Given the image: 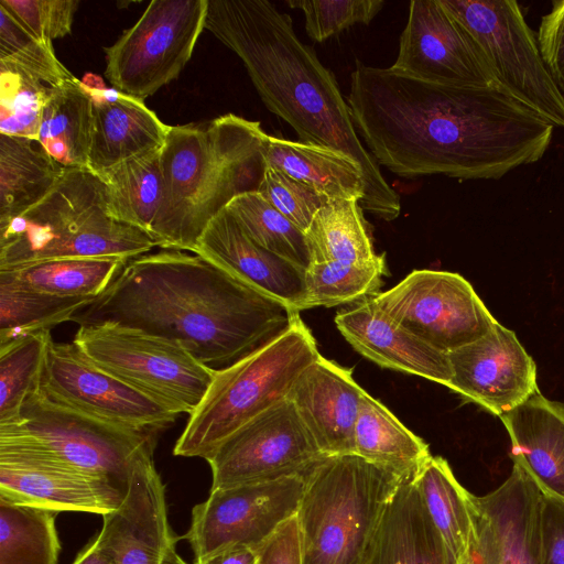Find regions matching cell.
Segmentation results:
<instances>
[{
  "label": "cell",
  "instance_id": "8",
  "mask_svg": "<svg viewBox=\"0 0 564 564\" xmlns=\"http://www.w3.org/2000/svg\"><path fill=\"white\" fill-rule=\"evenodd\" d=\"M162 432L106 422L59 405L36 390L19 421L0 425V445L40 454L126 490L137 467L154 460Z\"/></svg>",
  "mask_w": 564,
  "mask_h": 564
},
{
  "label": "cell",
  "instance_id": "34",
  "mask_svg": "<svg viewBox=\"0 0 564 564\" xmlns=\"http://www.w3.org/2000/svg\"><path fill=\"white\" fill-rule=\"evenodd\" d=\"M128 261L116 257L55 259L0 271V274L35 291L65 297L96 299Z\"/></svg>",
  "mask_w": 564,
  "mask_h": 564
},
{
  "label": "cell",
  "instance_id": "33",
  "mask_svg": "<svg viewBox=\"0 0 564 564\" xmlns=\"http://www.w3.org/2000/svg\"><path fill=\"white\" fill-rule=\"evenodd\" d=\"M311 263L340 261L366 263L377 260L370 232L357 198L327 202L304 232Z\"/></svg>",
  "mask_w": 564,
  "mask_h": 564
},
{
  "label": "cell",
  "instance_id": "15",
  "mask_svg": "<svg viewBox=\"0 0 564 564\" xmlns=\"http://www.w3.org/2000/svg\"><path fill=\"white\" fill-rule=\"evenodd\" d=\"M37 390L59 405L124 426L164 431L180 415L99 368L74 343L50 341Z\"/></svg>",
  "mask_w": 564,
  "mask_h": 564
},
{
  "label": "cell",
  "instance_id": "48",
  "mask_svg": "<svg viewBox=\"0 0 564 564\" xmlns=\"http://www.w3.org/2000/svg\"><path fill=\"white\" fill-rule=\"evenodd\" d=\"M462 564H500V549L496 531L490 519L478 505L474 539L467 557Z\"/></svg>",
  "mask_w": 564,
  "mask_h": 564
},
{
  "label": "cell",
  "instance_id": "35",
  "mask_svg": "<svg viewBox=\"0 0 564 564\" xmlns=\"http://www.w3.org/2000/svg\"><path fill=\"white\" fill-rule=\"evenodd\" d=\"M56 514L0 499V564H57Z\"/></svg>",
  "mask_w": 564,
  "mask_h": 564
},
{
  "label": "cell",
  "instance_id": "22",
  "mask_svg": "<svg viewBox=\"0 0 564 564\" xmlns=\"http://www.w3.org/2000/svg\"><path fill=\"white\" fill-rule=\"evenodd\" d=\"M335 324L356 351L380 367L449 386L453 372L447 354L397 325L372 297L340 311Z\"/></svg>",
  "mask_w": 564,
  "mask_h": 564
},
{
  "label": "cell",
  "instance_id": "44",
  "mask_svg": "<svg viewBox=\"0 0 564 564\" xmlns=\"http://www.w3.org/2000/svg\"><path fill=\"white\" fill-rule=\"evenodd\" d=\"M37 40L52 43L72 32L78 0H0Z\"/></svg>",
  "mask_w": 564,
  "mask_h": 564
},
{
  "label": "cell",
  "instance_id": "26",
  "mask_svg": "<svg viewBox=\"0 0 564 564\" xmlns=\"http://www.w3.org/2000/svg\"><path fill=\"white\" fill-rule=\"evenodd\" d=\"M476 502L496 531L500 564H540L541 490L520 465Z\"/></svg>",
  "mask_w": 564,
  "mask_h": 564
},
{
  "label": "cell",
  "instance_id": "42",
  "mask_svg": "<svg viewBox=\"0 0 564 564\" xmlns=\"http://www.w3.org/2000/svg\"><path fill=\"white\" fill-rule=\"evenodd\" d=\"M305 17L310 39L324 42L355 24H369L384 6L381 0H288Z\"/></svg>",
  "mask_w": 564,
  "mask_h": 564
},
{
  "label": "cell",
  "instance_id": "50",
  "mask_svg": "<svg viewBox=\"0 0 564 564\" xmlns=\"http://www.w3.org/2000/svg\"><path fill=\"white\" fill-rule=\"evenodd\" d=\"M73 564H116L112 555L101 544L98 536L93 539L77 554Z\"/></svg>",
  "mask_w": 564,
  "mask_h": 564
},
{
  "label": "cell",
  "instance_id": "16",
  "mask_svg": "<svg viewBox=\"0 0 564 564\" xmlns=\"http://www.w3.org/2000/svg\"><path fill=\"white\" fill-rule=\"evenodd\" d=\"M391 68L442 85H496L482 52L440 0L410 2L398 56Z\"/></svg>",
  "mask_w": 564,
  "mask_h": 564
},
{
  "label": "cell",
  "instance_id": "41",
  "mask_svg": "<svg viewBox=\"0 0 564 564\" xmlns=\"http://www.w3.org/2000/svg\"><path fill=\"white\" fill-rule=\"evenodd\" d=\"M0 62L22 69L48 86L75 78L56 57L53 44L37 40L2 6H0Z\"/></svg>",
  "mask_w": 564,
  "mask_h": 564
},
{
  "label": "cell",
  "instance_id": "4",
  "mask_svg": "<svg viewBox=\"0 0 564 564\" xmlns=\"http://www.w3.org/2000/svg\"><path fill=\"white\" fill-rule=\"evenodd\" d=\"M259 121L235 113L171 126L161 149L162 202L151 230L164 250L195 251L212 219L237 196L258 192L265 171Z\"/></svg>",
  "mask_w": 564,
  "mask_h": 564
},
{
  "label": "cell",
  "instance_id": "32",
  "mask_svg": "<svg viewBox=\"0 0 564 564\" xmlns=\"http://www.w3.org/2000/svg\"><path fill=\"white\" fill-rule=\"evenodd\" d=\"M106 186L111 215L151 236L163 195L161 150L97 173Z\"/></svg>",
  "mask_w": 564,
  "mask_h": 564
},
{
  "label": "cell",
  "instance_id": "6",
  "mask_svg": "<svg viewBox=\"0 0 564 564\" xmlns=\"http://www.w3.org/2000/svg\"><path fill=\"white\" fill-rule=\"evenodd\" d=\"M401 479L357 454L316 463L296 512L303 564H364Z\"/></svg>",
  "mask_w": 564,
  "mask_h": 564
},
{
  "label": "cell",
  "instance_id": "24",
  "mask_svg": "<svg viewBox=\"0 0 564 564\" xmlns=\"http://www.w3.org/2000/svg\"><path fill=\"white\" fill-rule=\"evenodd\" d=\"M511 457L541 491L564 500V404L536 392L500 416Z\"/></svg>",
  "mask_w": 564,
  "mask_h": 564
},
{
  "label": "cell",
  "instance_id": "29",
  "mask_svg": "<svg viewBox=\"0 0 564 564\" xmlns=\"http://www.w3.org/2000/svg\"><path fill=\"white\" fill-rule=\"evenodd\" d=\"M93 132V96L74 78L51 86L37 141L64 167H87Z\"/></svg>",
  "mask_w": 564,
  "mask_h": 564
},
{
  "label": "cell",
  "instance_id": "1",
  "mask_svg": "<svg viewBox=\"0 0 564 564\" xmlns=\"http://www.w3.org/2000/svg\"><path fill=\"white\" fill-rule=\"evenodd\" d=\"M347 102L377 163L408 178H501L541 160L554 132L497 85H442L391 67L358 65Z\"/></svg>",
  "mask_w": 564,
  "mask_h": 564
},
{
  "label": "cell",
  "instance_id": "36",
  "mask_svg": "<svg viewBox=\"0 0 564 564\" xmlns=\"http://www.w3.org/2000/svg\"><path fill=\"white\" fill-rule=\"evenodd\" d=\"M94 300L35 291L0 274V345L70 322L78 311Z\"/></svg>",
  "mask_w": 564,
  "mask_h": 564
},
{
  "label": "cell",
  "instance_id": "13",
  "mask_svg": "<svg viewBox=\"0 0 564 564\" xmlns=\"http://www.w3.org/2000/svg\"><path fill=\"white\" fill-rule=\"evenodd\" d=\"M304 476L210 489L192 510L184 534L195 562L236 546L253 550L296 514Z\"/></svg>",
  "mask_w": 564,
  "mask_h": 564
},
{
  "label": "cell",
  "instance_id": "47",
  "mask_svg": "<svg viewBox=\"0 0 564 564\" xmlns=\"http://www.w3.org/2000/svg\"><path fill=\"white\" fill-rule=\"evenodd\" d=\"M259 564H303L297 516H293L256 549Z\"/></svg>",
  "mask_w": 564,
  "mask_h": 564
},
{
  "label": "cell",
  "instance_id": "3",
  "mask_svg": "<svg viewBox=\"0 0 564 564\" xmlns=\"http://www.w3.org/2000/svg\"><path fill=\"white\" fill-rule=\"evenodd\" d=\"M205 29L241 59L264 106L301 142L340 152L360 166L362 209L387 221L400 215V196L360 141L334 74L299 39L290 14L268 0H208Z\"/></svg>",
  "mask_w": 564,
  "mask_h": 564
},
{
  "label": "cell",
  "instance_id": "25",
  "mask_svg": "<svg viewBox=\"0 0 564 564\" xmlns=\"http://www.w3.org/2000/svg\"><path fill=\"white\" fill-rule=\"evenodd\" d=\"M413 476L401 479L364 564H451Z\"/></svg>",
  "mask_w": 564,
  "mask_h": 564
},
{
  "label": "cell",
  "instance_id": "11",
  "mask_svg": "<svg viewBox=\"0 0 564 564\" xmlns=\"http://www.w3.org/2000/svg\"><path fill=\"white\" fill-rule=\"evenodd\" d=\"M208 0H153L139 20L105 47L112 88L143 100L176 79L205 29Z\"/></svg>",
  "mask_w": 564,
  "mask_h": 564
},
{
  "label": "cell",
  "instance_id": "43",
  "mask_svg": "<svg viewBox=\"0 0 564 564\" xmlns=\"http://www.w3.org/2000/svg\"><path fill=\"white\" fill-rule=\"evenodd\" d=\"M258 193L303 232L317 210L329 202L308 185L268 165Z\"/></svg>",
  "mask_w": 564,
  "mask_h": 564
},
{
  "label": "cell",
  "instance_id": "30",
  "mask_svg": "<svg viewBox=\"0 0 564 564\" xmlns=\"http://www.w3.org/2000/svg\"><path fill=\"white\" fill-rule=\"evenodd\" d=\"M65 169L37 140L0 134V225L43 199Z\"/></svg>",
  "mask_w": 564,
  "mask_h": 564
},
{
  "label": "cell",
  "instance_id": "14",
  "mask_svg": "<svg viewBox=\"0 0 564 564\" xmlns=\"http://www.w3.org/2000/svg\"><path fill=\"white\" fill-rule=\"evenodd\" d=\"M324 456L285 399L234 432L205 460L210 489H218L305 476Z\"/></svg>",
  "mask_w": 564,
  "mask_h": 564
},
{
  "label": "cell",
  "instance_id": "38",
  "mask_svg": "<svg viewBox=\"0 0 564 564\" xmlns=\"http://www.w3.org/2000/svg\"><path fill=\"white\" fill-rule=\"evenodd\" d=\"M51 330L20 336L0 345V425L17 422L39 389Z\"/></svg>",
  "mask_w": 564,
  "mask_h": 564
},
{
  "label": "cell",
  "instance_id": "17",
  "mask_svg": "<svg viewBox=\"0 0 564 564\" xmlns=\"http://www.w3.org/2000/svg\"><path fill=\"white\" fill-rule=\"evenodd\" d=\"M126 490L40 454L0 445V499L55 512L107 514Z\"/></svg>",
  "mask_w": 564,
  "mask_h": 564
},
{
  "label": "cell",
  "instance_id": "46",
  "mask_svg": "<svg viewBox=\"0 0 564 564\" xmlns=\"http://www.w3.org/2000/svg\"><path fill=\"white\" fill-rule=\"evenodd\" d=\"M540 536V564H564V500L543 491Z\"/></svg>",
  "mask_w": 564,
  "mask_h": 564
},
{
  "label": "cell",
  "instance_id": "49",
  "mask_svg": "<svg viewBox=\"0 0 564 564\" xmlns=\"http://www.w3.org/2000/svg\"><path fill=\"white\" fill-rule=\"evenodd\" d=\"M194 564H259V560L256 550L248 546H236Z\"/></svg>",
  "mask_w": 564,
  "mask_h": 564
},
{
  "label": "cell",
  "instance_id": "7",
  "mask_svg": "<svg viewBox=\"0 0 564 564\" xmlns=\"http://www.w3.org/2000/svg\"><path fill=\"white\" fill-rule=\"evenodd\" d=\"M321 354L300 317L247 356L216 370L205 397L173 448L175 456L206 459L228 436L288 399L299 375Z\"/></svg>",
  "mask_w": 564,
  "mask_h": 564
},
{
  "label": "cell",
  "instance_id": "45",
  "mask_svg": "<svg viewBox=\"0 0 564 564\" xmlns=\"http://www.w3.org/2000/svg\"><path fill=\"white\" fill-rule=\"evenodd\" d=\"M538 43L554 82L564 94V0L553 1L550 12L542 17Z\"/></svg>",
  "mask_w": 564,
  "mask_h": 564
},
{
  "label": "cell",
  "instance_id": "10",
  "mask_svg": "<svg viewBox=\"0 0 564 564\" xmlns=\"http://www.w3.org/2000/svg\"><path fill=\"white\" fill-rule=\"evenodd\" d=\"M482 52L496 85L554 127L564 128V94L516 0H440Z\"/></svg>",
  "mask_w": 564,
  "mask_h": 564
},
{
  "label": "cell",
  "instance_id": "2",
  "mask_svg": "<svg viewBox=\"0 0 564 564\" xmlns=\"http://www.w3.org/2000/svg\"><path fill=\"white\" fill-rule=\"evenodd\" d=\"M299 314L197 253L163 250L129 260L70 322L142 330L225 368L285 330Z\"/></svg>",
  "mask_w": 564,
  "mask_h": 564
},
{
  "label": "cell",
  "instance_id": "27",
  "mask_svg": "<svg viewBox=\"0 0 564 564\" xmlns=\"http://www.w3.org/2000/svg\"><path fill=\"white\" fill-rule=\"evenodd\" d=\"M262 151L265 165L308 185L329 200L364 198L362 170L340 152L268 133Z\"/></svg>",
  "mask_w": 564,
  "mask_h": 564
},
{
  "label": "cell",
  "instance_id": "20",
  "mask_svg": "<svg viewBox=\"0 0 564 564\" xmlns=\"http://www.w3.org/2000/svg\"><path fill=\"white\" fill-rule=\"evenodd\" d=\"M366 391L352 369L319 355L294 381L288 400L325 456L355 454V425Z\"/></svg>",
  "mask_w": 564,
  "mask_h": 564
},
{
  "label": "cell",
  "instance_id": "23",
  "mask_svg": "<svg viewBox=\"0 0 564 564\" xmlns=\"http://www.w3.org/2000/svg\"><path fill=\"white\" fill-rule=\"evenodd\" d=\"M87 86L93 96L88 170L97 174L163 148L171 126L164 123L143 100L115 88Z\"/></svg>",
  "mask_w": 564,
  "mask_h": 564
},
{
  "label": "cell",
  "instance_id": "9",
  "mask_svg": "<svg viewBox=\"0 0 564 564\" xmlns=\"http://www.w3.org/2000/svg\"><path fill=\"white\" fill-rule=\"evenodd\" d=\"M73 343L99 368L177 414L197 408L217 370L180 343L118 324L82 325Z\"/></svg>",
  "mask_w": 564,
  "mask_h": 564
},
{
  "label": "cell",
  "instance_id": "21",
  "mask_svg": "<svg viewBox=\"0 0 564 564\" xmlns=\"http://www.w3.org/2000/svg\"><path fill=\"white\" fill-rule=\"evenodd\" d=\"M194 253L295 312L303 311L304 271L251 240L226 208L207 225Z\"/></svg>",
  "mask_w": 564,
  "mask_h": 564
},
{
  "label": "cell",
  "instance_id": "40",
  "mask_svg": "<svg viewBox=\"0 0 564 564\" xmlns=\"http://www.w3.org/2000/svg\"><path fill=\"white\" fill-rule=\"evenodd\" d=\"M51 86L0 62V134L37 140Z\"/></svg>",
  "mask_w": 564,
  "mask_h": 564
},
{
  "label": "cell",
  "instance_id": "39",
  "mask_svg": "<svg viewBox=\"0 0 564 564\" xmlns=\"http://www.w3.org/2000/svg\"><path fill=\"white\" fill-rule=\"evenodd\" d=\"M226 209L257 245L303 271L308 268L310 256L304 232L258 192L235 197Z\"/></svg>",
  "mask_w": 564,
  "mask_h": 564
},
{
  "label": "cell",
  "instance_id": "37",
  "mask_svg": "<svg viewBox=\"0 0 564 564\" xmlns=\"http://www.w3.org/2000/svg\"><path fill=\"white\" fill-rule=\"evenodd\" d=\"M387 272L386 257L366 263H311L304 271L303 310L361 302L379 293Z\"/></svg>",
  "mask_w": 564,
  "mask_h": 564
},
{
  "label": "cell",
  "instance_id": "12",
  "mask_svg": "<svg viewBox=\"0 0 564 564\" xmlns=\"http://www.w3.org/2000/svg\"><path fill=\"white\" fill-rule=\"evenodd\" d=\"M372 300L392 322L444 354L478 340L498 323L471 284L448 271L414 270Z\"/></svg>",
  "mask_w": 564,
  "mask_h": 564
},
{
  "label": "cell",
  "instance_id": "18",
  "mask_svg": "<svg viewBox=\"0 0 564 564\" xmlns=\"http://www.w3.org/2000/svg\"><path fill=\"white\" fill-rule=\"evenodd\" d=\"M447 356L453 372L447 388L499 417L540 391L534 360L499 323Z\"/></svg>",
  "mask_w": 564,
  "mask_h": 564
},
{
  "label": "cell",
  "instance_id": "5",
  "mask_svg": "<svg viewBox=\"0 0 564 564\" xmlns=\"http://www.w3.org/2000/svg\"><path fill=\"white\" fill-rule=\"evenodd\" d=\"M153 247L149 234L111 215L97 174L66 167L43 199L0 225V271L66 258L131 260Z\"/></svg>",
  "mask_w": 564,
  "mask_h": 564
},
{
  "label": "cell",
  "instance_id": "28",
  "mask_svg": "<svg viewBox=\"0 0 564 564\" xmlns=\"http://www.w3.org/2000/svg\"><path fill=\"white\" fill-rule=\"evenodd\" d=\"M413 481L451 564H462L476 529L475 495L459 484L441 456L432 455L415 473Z\"/></svg>",
  "mask_w": 564,
  "mask_h": 564
},
{
  "label": "cell",
  "instance_id": "31",
  "mask_svg": "<svg viewBox=\"0 0 564 564\" xmlns=\"http://www.w3.org/2000/svg\"><path fill=\"white\" fill-rule=\"evenodd\" d=\"M354 440L355 454L400 478L413 476L432 456L421 437L367 392L361 399Z\"/></svg>",
  "mask_w": 564,
  "mask_h": 564
},
{
  "label": "cell",
  "instance_id": "19",
  "mask_svg": "<svg viewBox=\"0 0 564 564\" xmlns=\"http://www.w3.org/2000/svg\"><path fill=\"white\" fill-rule=\"evenodd\" d=\"M116 564H187L167 514L165 486L154 460L141 464L128 481L121 505L102 516L97 535Z\"/></svg>",
  "mask_w": 564,
  "mask_h": 564
}]
</instances>
